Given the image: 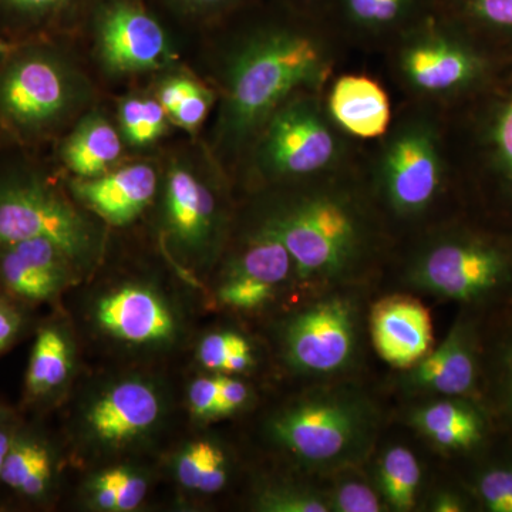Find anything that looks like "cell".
<instances>
[{"mask_svg":"<svg viewBox=\"0 0 512 512\" xmlns=\"http://www.w3.org/2000/svg\"><path fill=\"white\" fill-rule=\"evenodd\" d=\"M325 23L303 15L301 22L259 30L245 42L228 76L227 126L235 137L254 133L295 94L322 86L332 63Z\"/></svg>","mask_w":512,"mask_h":512,"instance_id":"6da1fadb","label":"cell"},{"mask_svg":"<svg viewBox=\"0 0 512 512\" xmlns=\"http://www.w3.org/2000/svg\"><path fill=\"white\" fill-rule=\"evenodd\" d=\"M262 228L285 245L303 282L330 285L356 274L373 247V231L360 202L340 188L302 192L272 212Z\"/></svg>","mask_w":512,"mask_h":512,"instance_id":"7a4b0ae2","label":"cell"},{"mask_svg":"<svg viewBox=\"0 0 512 512\" xmlns=\"http://www.w3.org/2000/svg\"><path fill=\"white\" fill-rule=\"evenodd\" d=\"M272 437L305 466L345 467L365 456L376 413L365 397L333 390L309 394L276 413Z\"/></svg>","mask_w":512,"mask_h":512,"instance_id":"3957f363","label":"cell"},{"mask_svg":"<svg viewBox=\"0 0 512 512\" xmlns=\"http://www.w3.org/2000/svg\"><path fill=\"white\" fill-rule=\"evenodd\" d=\"M466 32L434 10L399 36V70L404 82L423 96L448 97L468 89L484 63Z\"/></svg>","mask_w":512,"mask_h":512,"instance_id":"277c9868","label":"cell"},{"mask_svg":"<svg viewBox=\"0 0 512 512\" xmlns=\"http://www.w3.org/2000/svg\"><path fill=\"white\" fill-rule=\"evenodd\" d=\"M417 288L439 298L480 302L503 291L512 279V259L480 238L450 235L421 249L410 266Z\"/></svg>","mask_w":512,"mask_h":512,"instance_id":"5b68a950","label":"cell"},{"mask_svg":"<svg viewBox=\"0 0 512 512\" xmlns=\"http://www.w3.org/2000/svg\"><path fill=\"white\" fill-rule=\"evenodd\" d=\"M440 138L433 121L410 117L384 143L377 164V187L387 207L416 218L433 207L443 187Z\"/></svg>","mask_w":512,"mask_h":512,"instance_id":"8992f818","label":"cell"},{"mask_svg":"<svg viewBox=\"0 0 512 512\" xmlns=\"http://www.w3.org/2000/svg\"><path fill=\"white\" fill-rule=\"evenodd\" d=\"M265 126L262 160L275 177H315L342 157L336 124L311 92L286 100Z\"/></svg>","mask_w":512,"mask_h":512,"instance_id":"52a82bcc","label":"cell"},{"mask_svg":"<svg viewBox=\"0 0 512 512\" xmlns=\"http://www.w3.org/2000/svg\"><path fill=\"white\" fill-rule=\"evenodd\" d=\"M49 239L77 266L90 258L94 231L90 222L64 198L39 183L0 187V247Z\"/></svg>","mask_w":512,"mask_h":512,"instance_id":"ba28073f","label":"cell"},{"mask_svg":"<svg viewBox=\"0 0 512 512\" xmlns=\"http://www.w3.org/2000/svg\"><path fill=\"white\" fill-rule=\"evenodd\" d=\"M288 362L306 375H335L355 362L359 308L346 295H330L296 312L286 322Z\"/></svg>","mask_w":512,"mask_h":512,"instance_id":"9c48e42d","label":"cell"},{"mask_svg":"<svg viewBox=\"0 0 512 512\" xmlns=\"http://www.w3.org/2000/svg\"><path fill=\"white\" fill-rule=\"evenodd\" d=\"M70 99L66 74L45 56L16 59L0 76V114L20 130H36L59 117Z\"/></svg>","mask_w":512,"mask_h":512,"instance_id":"30bf717a","label":"cell"},{"mask_svg":"<svg viewBox=\"0 0 512 512\" xmlns=\"http://www.w3.org/2000/svg\"><path fill=\"white\" fill-rule=\"evenodd\" d=\"M163 409V399L153 384L121 380L94 400L84 414V427L100 446L124 447L151 433Z\"/></svg>","mask_w":512,"mask_h":512,"instance_id":"8fae6325","label":"cell"},{"mask_svg":"<svg viewBox=\"0 0 512 512\" xmlns=\"http://www.w3.org/2000/svg\"><path fill=\"white\" fill-rule=\"evenodd\" d=\"M101 56L120 73L157 69L170 57L167 35L150 13L119 0L103 10L99 19Z\"/></svg>","mask_w":512,"mask_h":512,"instance_id":"7c38bea8","label":"cell"},{"mask_svg":"<svg viewBox=\"0 0 512 512\" xmlns=\"http://www.w3.org/2000/svg\"><path fill=\"white\" fill-rule=\"evenodd\" d=\"M296 275L295 262L272 232L259 229L232 264L218 289V298L235 309L261 308Z\"/></svg>","mask_w":512,"mask_h":512,"instance_id":"4fadbf2b","label":"cell"},{"mask_svg":"<svg viewBox=\"0 0 512 512\" xmlns=\"http://www.w3.org/2000/svg\"><path fill=\"white\" fill-rule=\"evenodd\" d=\"M76 268L73 259L49 239L0 247V286L23 301H52L76 279Z\"/></svg>","mask_w":512,"mask_h":512,"instance_id":"5bb4252c","label":"cell"},{"mask_svg":"<svg viewBox=\"0 0 512 512\" xmlns=\"http://www.w3.org/2000/svg\"><path fill=\"white\" fill-rule=\"evenodd\" d=\"M94 318L104 332L131 345H165L177 330L164 299L140 285L120 286L101 296Z\"/></svg>","mask_w":512,"mask_h":512,"instance_id":"9a60e30c","label":"cell"},{"mask_svg":"<svg viewBox=\"0 0 512 512\" xmlns=\"http://www.w3.org/2000/svg\"><path fill=\"white\" fill-rule=\"evenodd\" d=\"M373 345L382 359L397 369H410L430 353L433 323L426 306L410 296L377 302L370 312Z\"/></svg>","mask_w":512,"mask_h":512,"instance_id":"2e32d148","label":"cell"},{"mask_svg":"<svg viewBox=\"0 0 512 512\" xmlns=\"http://www.w3.org/2000/svg\"><path fill=\"white\" fill-rule=\"evenodd\" d=\"M72 187L86 207L109 224L123 227L136 220L153 201L157 173L151 165L133 164L100 177L79 178Z\"/></svg>","mask_w":512,"mask_h":512,"instance_id":"e0dca14e","label":"cell"},{"mask_svg":"<svg viewBox=\"0 0 512 512\" xmlns=\"http://www.w3.org/2000/svg\"><path fill=\"white\" fill-rule=\"evenodd\" d=\"M165 215L175 241L190 251L210 244L217 228L214 195L191 171L174 167L165 183Z\"/></svg>","mask_w":512,"mask_h":512,"instance_id":"ac0fdd59","label":"cell"},{"mask_svg":"<svg viewBox=\"0 0 512 512\" xmlns=\"http://www.w3.org/2000/svg\"><path fill=\"white\" fill-rule=\"evenodd\" d=\"M407 383L424 392L461 397L477 383V356L467 323H456L446 340L412 367Z\"/></svg>","mask_w":512,"mask_h":512,"instance_id":"d6986e66","label":"cell"},{"mask_svg":"<svg viewBox=\"0 0 512 512\" xmlns=\"http://www.w3.org/2000/svg\"><path fill=\"white\" fill-rule=\"evenodd\" d=\"M328 113L336 127L359 138L383 136L392 110L383 87L366 76H342L333 83Z\"/></svg>","mask_w":512,"mask_h":512,"instance_id":"ffe728a7","label":"cell"},{"mask_svg":"<svg viewBox=\"0 0 512 512\" xmlns=\"http://www.w3.org/2000/svg\"><path fill=\"white\" fill-rule=\"evenodd\" d=\"M436 10V0H329L322 19L366 37L397 36Z\"/></svg>","mask_w":512,"mask_h":512,"instance_id":"44dd1931","label":"cell"},{"mask_svg":"<svg viewBox=\"0 0 512 512\" xmlns=\"http://www.w3.org/2000/svg\"><path fill=\"white\" fill-rule=\"evenodd\" d=\"M413 426L443 450L463 451L483 440L485 421L477 407L461 399L439 400L413 413Z\"/></svg>","mask_w":512,"mask_h":512,"instance_id":"7402d4cb","label":"cell"},{"mask_svg":"<svg viewBox=\"0 0 512 512\" xmlns=\"http://www.w3.org/2000/svg\"><path fill=\"white\" fill-rule=\"evenodd\" d=\"M120 154L119 133L103 117H90L83 121L63 147L64 164L79 178L109 173Z\"/></svg>","mask_w":512,"mask_h":512,"instance_id":"603a6c76","label":"cell"},{"mask_svg":"<svg viewBox=\"0 0 512 512\" xmlns=\"http://www.w3.org/2000/svg\"><path fill=\"white\" fill-rule=\"evenodd\" d=\"M53 478V458L42 441L16 434L3 464L0 480L25 497L42 498Z\"/></svg>","mask_w":512,"mask_h":512,"instance_id":"cb8c5ba5","label":"cell"},{"mask_svg":"<svg viewBox=\"0 0 512 512\" xmlns=\"http://www.w3.org/2000/svg\"><path fill=\"white\" fill-rule=\"evenodd\" d=\"M72 345L62 330L47 326L39 330L26 373V389L42 397L62 386L72 372Z\"/></svg>","mask_w":512,"mask_h":512,"instance_id":"d4e9b609","label":"cell"},{"mask_svg":"<svg viewBox=\"0 0 512 512\" xmlns=\"http://www.w3.org/2000/svg\"><path fill=\"white\" fill-rule=\"evenodd\" d=\"M436 10L471 36L512 42V0H436Z\"/></svg>","mask_w":512,"mask_h":512,"instance_id":"484cf974","label":"cell"},{"mask_svg":"<svg viewBox=\"0 0 512 512\" xmlns=\"http://www.w3.org/2000/svg\"><path fill=\"white\" fill-rule=\"evenodd\" d=\"M421 484V467L413 451L393 446L384 451L377 466V487L384 503L394 511L416 507Z\"/></svg>","mask_w":512,"mask_h":512,"instance_id":"4316f807","label":"cell"},{"mask_svg":"<svg viewBox=\"0 0 512 512\" xmlns=\"http://www.w3.org/2000/svg\"><path fill=\"white\" fill-rule=\"evenodd\" d=\"M228 458L211 441H195L181 451L175 463L178 483L187 490L214 494L222 490L228 480Z\"/></svg>","mask_w":512,"mask_h":512,"instance_id":"83f0119b","label":"cell"},{"mask_svg":"<svg viewBox=\"0 0 512 512\" xmlns=\"http://www.w3.org/2000/svg\"><path fill=\"white\" fill-rule=\"evenodd\" d=\"M167 111L160 101L131 97L120 106V126L124 137L134 146H146L163 136Z\"/></svg>","mask_w":512,"mask_h":512,"instance_id":"f1b7e54d","label":"cell"},{"mask_svg":"<svg viewBox=\"0 0 512 512\" xmlns=\"http://www.w3.org/2000/svg\"><path fill=\"white\" fill-rule=\"evenodd\" d=\"M487 140L494 168L512 190V92L495 109Z\"/></svg>","mask_w":512,"mask_h":512,"instance_id":"f546056e","label":"cell"},{"mask_svg":"<svg viewBox=\"0 0 512 512\" xmlns=\"http://www.w3.org/2000/svg\"><path fill=\"white\" fill-rule=\"evenodd\" d=\"M258 507L268 512H328L329 500L326 495L298 485H278L261 493Z\"/></svg>","mask_w":512,"mask_h":512,"instance_id":"4dcf8cb0","label":"cell"},{"mask_svg":"<svg viewBox=\"0 0 512 512\" xmlns=\"http://www.w3.org/2000/svg\"><path fill=\"white\" fill-rule=\"evenodd\" d=\"M330 511L379 512L383 511L382 498L375 488L360 478L339 481L328 497Z\"/></svg>","mask_w":512,"mask_h":512,"instance_id":"1f68e13d","label":"cell"},{"mask_svg":"<svg viewBox=\"0 0 512 512\" xmlns=\"http://www.w3.org/2000/svg\"><path fill=\"white\" fill-rule=\"evenodd\" d=\"M476 494L491 512H512V466L487 468L478 476Z\"/></svg>","mask_w":512,"mask_h":512,"instance_id":"d6a6232c","label":"cell"},{"mask_svg":"<svg viewBox=\"0 0 512 512\" xmlns=\"http://www.w3.org/2000/svg\"><path fill=\"white\" fill-rule=\"evenodd\" d=\"M244 350H251V346L238 333L215 332L202 339L198 348V359L207 369L222 372L229 357Z\"/></svg>","mask_w":512,"mask_h":512,"instance_id":"836d02e7","label":"cell"},{"mask_svg":"<svg viewBox=\"0 0 512 512\" xmlns=\"http://www.w3.org/2000/svg\"><path fill=\"white\" fill-rule=\"evenodd\" d=\"M221 376L200 377L194 380L188 390V402L194 416L210 419L218 416Z\"/></svg>","mask_w":512,"mask_h":512,"instance_id":"e575fe53","label":"cell"},{"mask_svg":"<svg viewBox=\"0 0 512 512\" xmlns=\"http://www.w3.org/2000/svg\"><path fill=\"white\" fill-rule=\"evenodd\" d=\"M211 104L212 94L197 83L170 116L180 126L195 130L207 117Z\"/></svg>","mask_w":512,"mask_h":512,"instance_id":"d590c367","label":"cell"},{"mask_svg":"<svg viewBox=\"0 0 512 512\" xmlns=\"http://www.w3.org/2000/svg\"><path fill=\"white\" fill-rule=\"evenodd\" d=\"M148 490V481L144 474L126 467L123 480L117 490V511H133L143 503Z\"/></svg>","mask_w":512,"mask_h":512,"instance_id":"8d00e7d4","label":"cell"},{"mask_svg":"<svg viewBox=\"0 0 512 512\" xmlns=\"http://www.w3.org/2000/svg\"><path fill=\"white\" fill-rule=\"evenodd\" d=\"M249 387L244 382L231 376H221L220 402L218 416H231L247 404Z\"/></svg>","mask_w":512,"mask_h":512,"instance_id":"74e56055","label":"cell"},{"mask_svg":"<svg viewBox=\"0 0 512 512\" xmlns=\"http://www.w3.org/2000/svg\"><path fill=\"white\" fill-rule=\"evenodd\" d=\"M69 2L70 0H0V5L18 15L42 18L49 13L57 12Z\"/></svg>","mask_w":512,"mask_h":512,"instance_id":"f35d334b","label":"cell"},{"mask_svg":"<svg viewBox=\"0 0 512 512\" xmlns=\"http://www.w3.org/2000/svg\"><path fill=\"white\" fill-rule=\"evenodd\" d=\"M195 84L197 83L192 82L190 79H185V77H174V79L167 80L161 86L160 94H158L160 100L158 101L167 111V114H171L177 109L178 104L191 92Z\"/></svg>","mask_w":512,"mask_h":512,"instance_id":"ab89813d","label":"cell"},{"mask_svg":"<svg viewBox=\"0 0 512 512\" xmlns=\"http://www.w3.org/2000/svg\"><path fill=\"white\" fill-rule=\"evenodd\" d=\"M22 328V316L15 306L9 305L8 302L0 301V353L3 352Z\"/></svg>","mask_w":512,"mask_h":512,"instance_id":"60d3db41","label":"cell"},{"mask_svg":"<svg viewBox=\"0 0 512 512\" xmlns=\"http://www.w3.org/2000/svg\"><path fill=\"white\" fill-rule=\"evenodd\" d=\"M15 430L10 423L8 414L0 412V474H2L3 464L8 457L10 447L15 440Z\"/></svg>","mask_w":512,"mask_h":512,"instance_id":"b9f144b4","label":"cell"},{"mask_svg":"<svg viewBox=\"0 0 512 512\" xmlns=\"http://www.w3.org/2000/svg\"><path fill=\"white\" fill-rule=\"evenodd\" d=\"M431 510L434 512H460L466 510L463 500L450 491H441L434 497L431 503Z\"/></svg>","mask_w":512,"mask_h":512,"instance_id":"7bdbcfd3","label":"cell"},{"mask_svg":"<svg viewBox=\"0 0 512 512\" xmlns=\"http://www.w3.org/2000/svg\"><path fill=\"white\" fill-rule=\"evenodd\" d=\"M501 370H503L504 393L512 412V342L504 346L501 355Z\"/></svg>","mask_w":512,"mask_h":512,"instance_id":"ee69618b","label":"cell"},{"mask_svg":"<svg viewBox=\"0 0 512 512\" xmlns=\"http://www.w3.org/2000/svg\"><path fill=\"white\" fill-rule=\"evenodd\" d=\"M252 363H254V356H252L251 350H244V352L234 353L229 357L224 367H222V372L242 373L248 370Z\"/></svg>","mask_w":512,"mask_h":512,"instance_id":"f6af8a7d","label":"cell"},{"mask_svg":"<svg viewBox=\"0 0 512 512\" xmlns=\"http://www.w3.org/2000/svg\"><path fill=\"white\" fill-rule=\"evenodd\" d=\"M328 2L329 0H293V3L298 5L303 13L318 16V18H322Z\"/></svg>","mask_w":512,"mask_h":512,"instance_id":"bcb514c9","label":"cell"},{"mask_svg":"<svg viewBox=\"0 0 512 512\" xmlns=\"http://www.w3.org/2000/svg\"><path fill=\"white\" fill-rule=\"evenodd\" d=\"M187 2L192 3L194 6H198V8L222 9L234 5L238 0H187Z\"/></svg>","mask_w":512,"mask_h":512,"instance_id":"7dc6e473","label":"cell"},{"mask_svg":"<svg viewBox=\"0 0 512 512\" xmlns=\"http://www.w3.org/2000/svg\"><path fill=\"white\" fill-rule=\"evenodd\" d=\"M6 50H8V47H6L5 43L0 42V55H3V53L6 52Z\"/></svg>","mask_w":512,"mask_h":512,"instance_id":"c3c4849f","label":"cell"}]
</instances>
